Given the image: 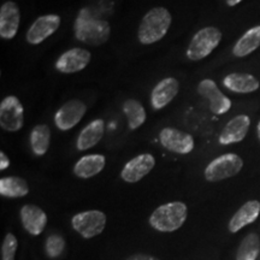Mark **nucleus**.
Masks as SVG:
<instances>
[{
	"label": "nucleus",
	"mask_w": 260,
	"mask_h": 260,
	"mask_svg": "<svg viewBox=\"0 0 260 260\" xmlns=\"http://www.w3.org/2000/svg\"><path fill=\"white\" fill-rule=\"evenodd\" d=\"M198 93L209 100L210 111L214 115H224L232 107V100L220 92L216 82L210 79L203 80L198 86Z\"/></svg>",
	"instance_id": "nucleus-12"
},
{
	"label": "nucleus",
	"mask_w": 260,
	"mask_h": 260,
	"mask_svg": "<svg viewBox=\"0 0 260 260\" xmlns=\"http://www.w3.org/2000/svg\"><path fill=\"white\" fill-rule=\"evenodd\" d=\"M75 37L83 44L89 46H99L109 40L111 27L109 22L84 16L81 12L75 22Z\"/></svg>",
	"instance_id": "nucleus-3"
},
{
	"label": "nucleus",
	"mask_w": 260,
	"mask_h": 260,
	"mask_svg": "<svg viewBox=\"0 0 260 260\" xmlns=\"http://www.w3.org/2000/svg\"><path fill=\"white\" fill-rule=\"evenodd\" d=\"M187 217V205L181 201H172L157 207L149 217V224L160 233H172L183 225Z\"/></svg>",
	"instance_id": "nucleus-2"
},
{
	"label": "nucleus",
	"mask_w": 260,
	"mask_h": 260,
	"mask_svg": "<svg viewBox=\"0 0 260 260\" xmlns=\"http://www.w3.org/2000/svg\"><path fill=\"white\" fill-rule=\"evenodd\" d=\"M260 46V25L248 29L233 47V54L243 58L253 53Z\"/></svg>",
	"instance_id": "nucleus-22"
},
{
	"label": "nucleus",
	"mask_w": 260,
	"mask_h": 260,
	"mask_svg": "<svg viewBox=\"0 0 260 260\" xmlns=\"http://www.w3.org/2000/svg\"><path fill=\"white\" fill-rule=\"evenodd\" d=\"M87 111V106L79 99L69 100L59 107L54 115V124L61 132H68L77 125L83 118Z\"/></svg>",
	"instance_id": "nucleus-9"
},
{
	"label": "nucleus",
	"mask_w": 260,
	"mask_h": 260,
	"mask_svg": "<svg viewBox=\"0 0 260 260\" xmlns=\"http://www.w3.org/2000/svg\"><path fill=\"white\" fill-rule=\"evenodd\" d=\"M10 165V160L4 152H0V170H5Z\"/></svg>",
	"instance_id": "nucleus-30"
},
{
	"label": "nucleus",
	"mask_w": 260,
	"mask_h": 260,
	"mask_svg": "<svg viewBox=\"0 0 260 260\" xmlns=\"http://www.w3.org/2000/svg\"><path fill=\"white\" fill-rule=\"evenodd\" d=\"M123 113L126 117V121H128V126L132 130H136L144 124L146 121V110L142 106V104L134 99H129L123 104Z\"/></svg>",
	"instance_id": "nucleus-25"
},
{
	"label": "nucleus",
	"mask_w": 260,
	"mask_h": 260,
	"mask_svg": "<svg viewBox=\"0 0 260 260\" xmlns=\"http://www.w3.org/2000/svg\"><path fill=\"white\" fill-rule=\"evenodd\" d=\"M256 135H258V139L260 141V122L258 123V126H256Z\"/></svg>",
	"instance_id": "nucleus-32"
},
{
	"label": "nucleus",
	"mask_w": 260,
	"mask_h": 260,
	"mask_svg": "<svg viewBox=\"0 0 260 260\" xmlns=\"http://www.w3.org/2000/svg\"><path fill=\"white\" fill-rule=\"evenodd\" d=\"M260 252L259 236L254 233L248 234L240 243L236 253V260H255Z\"/></svg>",
	"instance_id": "nucleus-26"
},
{
	"label": "nucleus",
	"mask_w": 260,
	"mask_h": 260,
	"mask_svg": "<svg viewBox=\"0 0 260 260\" xmlns=\"http://www.w3.org/2000/svg\"><path fill=\"white\" fill-rule=\"evenodd\" d=\"M220 40H222V31L217 27L200 29L191 39L187 48L188 59L193 61L204 59L218 47Z\"/></svg>",
	"instance_id": "nucleus-4"
},
{
	"label": "nucleus",
	"mask_w": 260,
	"mask_h": 260,
	"mask_svg": "<svg viewBox=\"0 0 260 260\" xmlns=\"http://www.w3.org/2000/svg\"><path fill=\"white\" fill-rule=\"evenodd\" d=\"M125 260H159V259L148 254H133L130 255L129 258H126Z\"/></svg>",
	"instance_id": "nucleus-29"
},
{
	"label": "nucleus",
	"mask_w": 260,
	"mask_h": 260,
	"mask_svg": "<svg viewBox=\"0 0 260 260\" xmlns=\"http://www.w3.org/2000/svg\"><path fill=\"white\" fill-rule=\"evenodd\" d=\"M178 90H180V83L174 77H167L155 84L151 93V105L153 110L158 111L164 109L175 99Z\"/></svg>",
	"instance_id": "nucleus-16"
},
{
	"label": "nucleus",
	"mask_w": 260,
	"mask_h": 260,
	"mask_svg": "<svg viewBox=\"0 0 260 260\" xmlns=\"http://www.w3.org/2000/svg\"><path fill=\"white\" fill-rule=\"evenodd\" d=\"M224 87L233 93L248 94L255 92L260 87L259 81L251 74L233 73L224 77Z\"/></svg>",
	"instance_id": "nucleus-19"
},
{
	"label": "nucleus",
	"mask_w": 260,
	"mask_h": 260,
	"mask_svg": "<svg viewBox=\"0 0 260 260\" xmlns=\"http://www.w3.org/2000/svg\"><path fill=\"white\" fill-rule=\"evenodd\" d=\"M241 2H242V0H225L226 5L230 6V8H233V6H236L237 4H240Z\"/></svg>",
	"instance_id": "nucleus-31"
},
{
	"label": "nucleus",
	"mask_w": 260,
	"mask_h": 260,
	"mask_svg": "<svg viewBox=\"0 0 260 260\" xmlns=\"http://www.w3.org/2000/svg\"><path fill=\"white\" fill-rule=\"evenodd\" d=\"M249 125H251V118L247 115L234 117L224 125L222 132H220L218 138L219 144L226 146L241 142L248 133Z\"/></svg>",
	"instance_id": "nucleus-14"
},
{
	"label": "nucleus",
	"mask_w": 260,
	"mask_h": 260,
	"mask_svg": "<svg viewBox=\"0 0 260 260\" xmlns=\"http://www.w3.org/2000/svg\"><path fill=\"white\" fill-rule=\"evenodd\" d=\"M92 59V54L84 48L75 47L64 52L56 61V69L61 74H76L86 69Z\"/></svg>",
	"instance_id": "nucleus-11"
},
{
	"label": "nucleus",
	"mask_w": 260,
	"mask_h": 260,
	"mask_svg": "<svg viewBox=\"0 0 260 260\" xmlns=\"http://www.w3.org/2000/svg\"><path fill=\"white\" fill-rule=\"evenodd\" d=\"M65 241L59 235H50L47 237L46 243H45V251L46 254L52 259H56L61 255L64 251Z\"/></svg>",
	"instance_id": "nucleus-27"
},
{
	"label": "nucleus",
	"mask_w": 260,
	"mask_h": 260,
	"mask_svg": "<svg viewBox=\"0 0 260 260\" xmlns=\"http://www.w3.org/2000/svg\"><path fill=\"white\" fill-rule=\"evenodd\" d=\"M51 144V130L46 124H38L30 133V147L38 157L46 154Z\"/></svg>",
	"instance_id": "nucleus-24"
},
{
	"label": "nucleus",
	"mask_w": 260,
	"mask_h": 260,
	"mask_svg": "<svg viewBox=\"0 0 260 260\" xmlns=\"http://www.w3.org/2000/svg\"><path fill=\"white\" fill-rule=\"evenodd\" d=\"M260 214V203L258 200H249L243 204L229 222V232L235 234L248 224L255 222Z\"/></svg>",
	"instance_id": "nucleus-18"
},
{
	"label": "nucleus",
	"mask_w": 260,
	"mask_h": 260,
	"mask_svg": "<svg viewBox=\"0 0 260 260\" xmlns=\"http://www.w3.org/2000/svg\"><path fill=\"white\" fill-rule=\"evenodd\" d=\"M106 159L103 154H88L80 158L74 165V174L79 178H90L96 176L105 168Z\"/></svg>",
	"instance_id": "nucleus-21"
},
{
	"label": "nucleus",
	"mask_w": 260,
	"mask_h": 260,
	"mask_svg": "<svg viewBox=\"0 0 260 260\" xmlns=\"http://www.w3.org/2000/svg\"><path fill=\"white\" fill-rule=\"evenodd\" d=\"M71 225L75 232L79 233L83 239L88 240L104 232L106 225V216L99 210L83 211L75 214L71 219Z\"/></svg>",
	"instance_id": "nucleus-6"
},
{
	"label": "nucleus",
	"mask_w": 260,
	"mask_h": 260,
	"mask_svg": "<svg viewBox=\"0 0 260 260\" xmlns=\"http://www.w3.org/2000/svg\"><path fill=\"white\" fill-rule=\"evenodd\" d=\"M21 22V12L14 2H6L0 8V37L11 40L17 34Z\"/></svg>",
	"instance_id": "nucleus-15"
},
{
	"label": "nucleus",
	"mask_w": 260,
	"mask_h": 260,
	"mask_svg": "<svg viewBox=\"0 0 260 260\" xmlns=\"http://www.w3.org/2000/svg\"><path fill=\"white\" fill-rule=\"evenodd\" d=\"M29 193L27 181L21 177L9 176L0 180V195L10 199L23 198Z\"/></svg>",
	"instance_id": "nucleus-23"
},
{
	"label": "nucleus",
	"mask_w": 260,
	"mask_h": 260,
	"mask_svg": "<svg viewBox=\"0 0 260 260\" xmlns=\"http://www.w3.org/2000/svg\"><path fill=\"white\" fill-rule=\"evenodd\" d=\"M17 246V239L14 234H6L4 241L2 243V260H15Z\"/></svg>",
	"instance_id": "nucleus-28"
},
{
	"label": "nucleus",
	"mask_w": 260,
	"mask_h": 260,
	"mask_svg": "<svg viewBox=\"0 0 260 260\" xmlns=\"http://www.w3.org/2000/svg\"><path fill=\"white\" fill-rule=\"evenodd\" d=\"M61 19L58 15H44L38 17L29 27L25 39L29 45H40L59 28Z\"/></svg>",
	"instance_id": "nucleus-10"
},
{
	"label": "nucleus",
	"mask_w": 260,
	"mask_h": 260,
	"mask_svg": "<svg viewBox=\"0 0 260 260\" xmlns=\"http://www.w3.org/2000/svg\"><path fill=\"white\" fill-rule=\"evenodd\" d=\"M243 168V160L235 153L222 154L207 165L205 169V178L209 182H219L236 176Z\"/></svg>",
	"instance_id": "nucleus-5"
},
{
	"label": "nucleus",
	"mask_w": 260,
	"mask_h": 260,
	"mask_svg": "<svg viewBox=\"0 0 260 260\" xmlns=\"http://www.w3.org/2000/svg\"><path fill=\"white\" fill-rule=\"evenodd\" d=\"M105 132V122L103 119H94L81 130L77 136L76 147L79 151H87L95 146L103 139Z\"/></svg>",
	"instance_id": "nucleus-20"
},
{
	"label": "nucleus",
	"mask_w": 260,
	"mask_h": 260,
	"mask_svg": "<svg viewBox=\"0 0 260 260\" xmlns=\"http://www.w3.org/2000/svg\"><path fill=\"white\" fill-rule=\"evenodd\" d=\"M159 141L165 149L177 154L190 153L195 146L193 136L175 128L162 129L159 133Z\"/></svg>",
	"instance_id": "nucleus-8"
},
{
	"label": "nucleus",
	"mask_w": 260,
	"mask_h": 260,
	"mask_svg": "<svg viewBox=\"0 0 260 260\" xmlns=\"http://www.w3.org/2000/svg\"><path fill=\"white\" fill-rule=\"evenodd\" d=\"M22 225L30 235H40L47 224V216L45 211L37 205H24L21 209Z\"/></svg>",
	"instance_id": "nucleus-17"
},
{
	"label": "nucleus",
	"mask_w": 260,
	"mask_h": 260,
	"mask_svg": "<svg viewBox=\"0 0 260 260\" xmlns=\"http://www.w3.org/2000/svg\"><path fill=\"white\" fill-rule=\"evenodd\" d=\"M171 25V14L162 6L149 10L140 23L138 39L142 45H152L167 35Z\"/></svg>",
	"instance_id": "nucleus-1"
},
{
	"label": "nucleus",
	"mask_w": 260,
	"mask_h": 260,
	"mask_svg": "<svg viewBox=\"0 0 260 260\" xmlns=\"http://www.w3.org/2000/svg\"><path fill=\"white\" fill-rule=\"evenodd\" d=\"M155 159L152 154L142 153L130 159L121 171L122 180L126 183H136L153 170Z\"/></svg>",
	"instance_id": "nucleus-13"
},
{
	"label": "nucleus",
	"mask_w": 260,
	"mask_h": 260,
	"mask_svg": "<svg viewBox=\"0 0 260 260\" xmlns=\"http://www.w3.org/2000/svg\"><path fill=\"white\" fill-rule=\"evenodd\" d=\"M24 125V109L15 95L4 98L0 103V126L9 133H16Z\"/></svg>",
	"instance_id": "nucleus-7"
}]
</instances>
